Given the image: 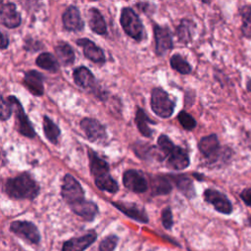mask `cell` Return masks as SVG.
Listing matches in <instances>:
<instances>
[{"label": "cell", "mask_w": 251, "mask_h": 251, "mask_svg": "<svg viewBox=\"0 0 251 251\" xmlns=\"http://www.w3.org/2000/svg\"><path fill=\"white\" fill-rule=\"evenodd\" d=\"M12 107L9 104V102L5 101L4 98H2V102H1V120L2 121H6L8 120L11 115H12Z\"/></svg>", "instance_id": "obj_35"}, {"label": "cell", "mask_w": 251, "mask_h": 251, "mask_svg": "<svg viewBox=\"0 0 251 251\" xmlns=\"http://www.w3.org/2000/svg\"><path fill=\"white\" fill-rule=\"evenodd\" d=\"M43 131L46 138L53 144H56L58 137L60 136L61 130L58 126L47 116L43 118Z\"/></svg>", "instance_id": "obj_26"}, {"label": "cell", "mask_w": 251, "mask_h": 251, "mask_svg": "<svg viewBox=\"0 0 251 251\" xmlns=\"http://www.w3.org/2000/svg\"><path fill=\"white\" fill-rule=\"evenodd\" d=\"M120 22L123 29L129 37L135 39L136 41H140L143 38L144 27L142 22L131 8H123Z\"/></svg>", "instance_id": "obj_4"}, {"label": "cell", "mask_w": 251, "mask_h": 251, "mask_svg": "<svg viewBox=\"0 0 251 251\" xmlns=\"http://www.w3.org/2000/svg\"><path fill=\"white\" fill-rule=\"evenodd\" d=\"M88 157L90 172L94 177L96 186L103 191L110 193L117 192L119 185L109 174L110 169L108 163L105 160L99 158L98 155L91 149H88Z\"/></svg>", "instance_id": "obj_2"}, {"label": "cell", "mask_w": 251, "mask_h": 251, "mask_svg": "<svg viewBox=\"0 0 251 251\" xmlns=\"http://www.w3.org/2000/svg\"><path fill=\"white\" fill-rule=\"evenodd\" d=\"M151 108L153 112L164 119L170 118L175 110V103L162 88H154L151 92Z\"/></svg>", "instance_id": "obj_5"}, {"label": "cell", "mask_w": 251, "mask_h": 251, "mask_svg": "<svg viewBox=\"0 0 251 251\" xmlns=\"http://www.w3.org/2000/svg\"><path fill=\"white\" fill-rule=\"evenodd\" d=\"M1 39H2L1 40V48L2 49L7 48L8 44H9V39H8V36L4 32L1 33Z\"/></svg>", "instance_id": "obj_37"}, {"label": "cell", "mask_w": 251, "mask_h": 251, "mask_svg": "<svg viewBox=\"0 0 251 251\" xmlns=\"http://www.w3.org/2000/svg\"><path fill=\"white\" fill-rule=\"evenodd\" d=\"M118 243V237L116 235H109L105 237L99 245L100 251H114Z\"/></svg>", "instance_id": "obj_33"}, {"label": "cell", "mask_w": 251, "mask_h": 251, "mask_svg": "<svg viewBox=\"0 0 251 251\" xmlns=\"http://www.w3.org/2000/svg\"><path fill=\"white\" fill-rule=\"evenodd\" d=\"M171 190L172 184L165 176H157L152 179V191L154 195L168 194Z\"/></svg>", "instance_id": "obj_29"}, {"label": "cell", "mask_w": 251, "mask_h": 251, "mask_svg": "<svg viewBox=\"0 0 251 251\" xmlns=\"http://www.w3.org/2000/svg\"><path fill=\"white\" fill-rule=\"evenodd\" d=\"M8 102L12 107V110L15 113V124H16V128L17 130L23 134L24 136L32 138L35 136V131L32 127L31 123L29 122L26 114L24 111V108L18 98L15 96H9L8 97Z\"/></svg>", "instance_id": "obj_7"}, {"label": "cell", "mask_w": 251, "mask_h": 251, "mask_svg": "<svg viewBox=\"0 0 251 251\" xmlns=\"http://www.w3.org/2000/svg\"><path fill=\"white\" fill-rule=\"evenodd\" d=\"M250 222H251V218H250Z\"/></svg>", "instance_id": "obj_39"}, {"label": "cell", "mask_w": 251, "mask_h": 251, "mask_svg": "<svg viewBox=\"0 0 251 251\" xmlns=\"http://www.w3.org/2000/svg\"><path fill=\"white\" fill-rule=\"evenodd\" d=\"M62 21L64 27L71 31H79L84 26L79 10L75 6H69L65 10L62 16Z\"/></svg>", "instance_id": "obj_14"}, {"label": "cell", "mask_w": 251, "mask_h": 251, "mask_svg": "<svg viewBox=\"0 0 251 251\" xmlns=\"http://www.w3.org/2000/svg\"><path fill=\"white\" fill-rule=\"evenodd\" d=\"M124 185L135 193L145 192L148 188V182L142 172L137 170H127L123 175Z\"/></svg>", "instance_id": "obj_11"}, {"label": "cell", "mask_w": 251, "mask_h": 251, "mask_svg": "<svg viewBox=\"0 0 251 251\" xmlns=\"http://www.w3.org/2000/svg\"><path fill=\"white\" fill-rule=\"evenodd\" d=\"M73 76H74V80L76 85H78L84 89H89V88L94 87L95 77L86 67L81 66V67L75 69Z\"/></svg>", "instance_id": "obj_20"}, {"label": "cell", "mask_w": 251, "mask_h": 251, "mask_svg": "<svg viewBox=\"0 0 251 251\" xmlns=\"http://www.w3.org/2000/svg\"><path fill=\"white\" fill-rule=\"evenodd\" d=\"M246 88H247L248 91L251 92V78H249V79L247 80V82H246Z\"/></svg>", "instance_id": "obj_38"}, {"label": "cell", "mask_w": 251, "mask_h": 251, "mask_svg": "<svg viewBox=\"0 0 251 251\" xmlns=\"http://www.w3.org/2000/svg\"><path fill=\"white\" fill-rule=\"evenodd\" d=\"M117 209H119L122 213L140 223H147L148 217L145 211L139 208L134 203H125V202H113L112 203Z\"/></svg>", "instance_id": "obj_19"}, {"label": "cell", "mask_w": 251, "mask_h": 251, "mask_svg": "<svg viewBox=\"0 0 251 251\" xmlns=\"http://www.w3.org/2000/svg\"><path fill=\"white\" fill-rule=\"evenodd\" d=\"M36 65L46 71H49L51 73H55L58 71L59 69V64L58 61L56 60V58L48 52H44L41 53L35 60Z\"/></svg>", "instance_id": "obj_25"}, {"label": "cell", "mask_w": 251, "mask_h": 251, "mask_svg": "<svg viewBox=\"0 0 251 251\" xmlns=\"http://www.w3.org/2000/svg\"><path fill=\"white\" fill-rule=\"evenodd\" d=\"M88 25L90 29L97 34H105L107 32L105 20L96 8H91L88 11Z\"/></svg>", "instance_id": "obj_22"}, {"label": "cell", "mask_w": 251, "mask_h": 251, "mask_svg": "<svg viewBox=\"0 0 251 251\" xmlns=\"http://www.w3.org/2000/svg\"><path fill=\"white\" fill-rule=\"evenodd\" d=\"M0 21L8 28H15L21 25L22 18L14 3H3L1 5Z\"/></svg>", "instance_id": "obj_15"}, {"label": "cell", "mask_w": 251, "mask_h": 251, "mask_svg": "<svg viewBox=\"0 0 251 251\" xmlns=\"http://www.w3.org/2000/svg\"><path fill=\"white\" fill-rule=\"evenodd\" d=\"M177 119L182 127L186 130H191L196 126V121L194 120V118L185 111L179 112L177 115Z\"/></svg>", "instance_id": "obj_32"}, {"label": "cell", "mask_w": 251, "mask_h": 251, "mask_svg": "<svg viewBox=\"0 0 251 251\" xmlns=\"http://www.w3.org/2000/svg\"><path fill=\"white\" fill-rule=\"evenodd\" d=\"M4 190L15 199H33L39 193V185L28 173H23L6 180Z\"/></svg>", "instance_id": "obj_1"}, {"label": "cell", "mask_w": 251, "mask_h": 251, "mask_svg": "<svg viewBox=\"0 0 251 251\" xmlns=\"http://www.w3.org/2000/svg\"><path fill=\"white\" fill-rule=\"evenodd\" d=\"M76 44L82 47L84 56L94 63H104L105 55L101 48H99L94 42L88 38H79L76 40Z\"/></svg>", "instance_id": "obj_17"}, {"label": "cell", "mask_w": 251, "mask_h": 251, "mask_svg": "<svg viewBox=\"0 0 251 251\" xmlns=\"http://www.w3.org/2000/svg\"><path fill=\"white\" fill-rule=\"evenodd\" d=\"M80 127L85 133V136L91 142H98L105 140L107 133L104 126L97 120L91 118H84L80 121Z\"/></svg>", "instance_id": "obj_10"}, {"label": "cell", "mask_w": 251, "mask_h": 251, "mask_svg": "<svg viewBox=\"0 0 251 251\" xmlns=\"http://www.w3.org/2000/svg\"><path fill=\"white\" fill-rule=\"evenodd\" d=\"M154 37L156 44V53L159 56L164 55L173 47V39L170 30L167 27L154 25Z\"/></svg>", "instance_id": "obj_13"}, {"label": "cell", "mask_w": 251, "mask_h": 251, "mask_svg": "<svg viewBox=\"0 0 251 251\" xmlns=\"http://www.w3.org/2000/svg\"><path fill=\"white\" fill-rule=\"evenodd\" d=\"M43 75L37 71L31 70L25 73L24 83L27 90L35 96H40L44 92L43 87Z\"/></svg>", "instance_id": "obj_18"}, {"label": "cell", "mask_w": 251, "mask_h": 251, "mask_svg": "<svg viewBox=\"0 0 251 251\" xmlns=\"http://www.w3.org/2000/svg\"><path fill=\"white\" fill-rule=\"evenodd\" d=\"M203 195H204L205 201L212 204L218 212L222 214H226V215L231 213L232 211L231 203L224 193L216 189L208 188L204 191Z\"/></svg>", "instance_id": "obj_12"}, {"label": "cell", "mask_w": 251, "mask_h": 251, "mask_svg": "<svg viewBox=\"0 0 251 251\" xmlns=\"http://www.w3.org/2000/svg\"><path fill=\"white\" fill-rule=\"evenodd\" d=\"M158 145L161 151L167 157V166L173 170L180 171L189 166V157L187 152L179 146H176L165 134L158 137Z\"/></svg>", "instance_id": "obj_3"}, {"label": "cell", "mask_w": 251, "mask_h": 251, "mask_svg": "<svg viewBox=\"0 0 251 251\" xmlns=\"http://www.w3.org/2000/svg\"><path fill=\"white\" fill-rule=\"evenodd\" d=\"M199 151L205 158H207L210 163H215L219 160L221 154V146L217 134L212 133L210 135L204 136L198 142Z\"/></svg>", "instance_id": "obj_9"}, {"label": "cell", "mask_w": 251, "mask_h": 251, "mask_svg": "<svg viewBox=\"0 0 251 251\" xmlns=\"http://www.w3.org/2000/svg\"><path fill=\"white\" fill-rule=\"evenodd\" d=\"M55 54L59 62L64 66H69L75 61V53L73 48L64 41H60L55 46Z\"/></svg>", "instance_id": "obj_23"}, {"label": "cell", "mask_w": 251, "mask_h": 251, "mask_svg": "<svg viewBox=\"0 0 251 251\" xmlns=\"http://www.w3.org/2000/svg\"><path fill=\"white\" fill-rule=\"evenodd\" d=\"M239 14L241 16L242 21L241 32L243 36L251 38V6H242L239 9Z\"/></svg>", "instance_id": "obj_30"}, {"label": "cell", "mask_w": 251, "mask_h": 251, "mask_svg": "<svg viewBox=\"0 0 251 251\" xmlns=\"http://www.w3.org/2000/svg\"><path fill=\"white\" fill-rule=\"evenodd\" d=\"M162 224L165 228L170 229L173 226L174 221H173V215L170 207H167L162 212Z\"/></svg>", "instance_id": "obj_34"}, {"label": "cell", "mask_w": 251, "mask_h": 251, "mask_svg": "<svg viewBox=\"0 0 251 251\" xmlns=\"http://www.w3.org/2000/svg\"><path fill=\"white\" fill-rule=\"evenodd\" d=\"M240 198L247 206L251 207V188L243 189L240 193Z\"/></svg>", "instance_id": "obj_36"}, {"label": "cell", "mask_w": 251, "mask_h": 251, "mask_svg": "<svg viewBox=\"0 0 251 251\" xmlns=\"http://www.w3.org/2000/svg\"><path fill=\"white\" fill-rule=\"evenodd\" d=\"M175 180L177 188L187 197L192 198L195 196V189L192 180L185 176H172Z\"/></svg>", "instance_id": "obj_27"}, {"label": "cell", "mask_w": 251, "mask_h": 251, "mask_svg": "<svg viewBox=\"0 0 251 251\" xmlns=\"http://www.w3.org/2000/svg\"><path fill=\"white\" fill-rule=\"evenodd\" d=\"M10 230L18 236L29 241L30 243L37 244L40 241V234L36 226L26 221H16L11 223Z\"/></svg>", "instance_id": "obj_8"}, {"label": "cell", "mask_w": 251, "mask_h": 251, "mask_svg": "<svg viewBox=\"0 0 251 251\" xmlns=\"http://www.w3.org/2000/svg\"><path fill=\"white\" fill-rule=\"evenodd\" d=\"M135 124L137 126L138 130L140 131V133L145 136V137H150L153 133V129L149 126V123H153L148 116L146 115V113L143 111V109L141 108H137L136 114H135Z\"/></svg>", "instance_id": "obj_24"}, {"label": "cell", "mask_w": 251, "mask_h": 251, "mask_svg": "<svg viewBox=\"0 0 251 251\" xmlns=\"http://www.w3.org/2000/svg\"><path fill=\"white\" fill-rule=\"evenodd\" d=\"M74 213L86 221H92L98 213L97 205L89 200H83L71 207Z\"/></svg>", "instance_id": "obj_21"}, {"label": "cell", "mask_w": 251, "mask_h": 251, "mask_svg": "<svg viewBox=\"0 0 251 251\" xmlns=\"http://www.w3.org/2000/svg\"><path fill=\"white\" fill-rule=\"evenodd\" d=\"M61 195L71 207L84 200V191L80 183L69 174L63 177Z\"/></svg>", "instance_id": "obj_6"}, {"label": "cell", "mask_w": 251, "mask_h": 251, "mask_svg": "<svg viewBox=\"0 0 251 251\" xmlns=\"http://www.w3.org/2000/svg\"><path fill=\"white\" fill-rule=\"evenodd\" d=\"M96 232L91 230L82 236L72 238L66 241L63 244L62 251H84L96 240Z\"/></svg>", "instance_id": "obj_16"}, {"label": "cell", "mask_w": 251, "mask_h": 251, "mask_svg": "<svg viewBox=\"0 0 251 251\" xmlns=\"http://www.w3.org/2000/svg\"><path fill=\"white\" fill-rule=\"evenodd\" d=\"M171 67L181 75H187L191 72V66L189 63L179 54H175L170 59Z\"/></svg>", "instance_id": "obj_31"}, {"label": "cell", "mask_w": 251, "mask_h": 251, "mask_svg": "<svg viewBox=\"0 0 251 251\" xmlns=\"http://www.w3.org/2000/svg\"><path fill=\"white\" fill-rule=\"evenodd\" d=\"M193 28H194L193 22L186 19L182 20L176 28V35L178 37V40L183 43H187L188 41H190L192 37Z\"/></svg>", "instance_id": "obj_28"}]
</instances>
